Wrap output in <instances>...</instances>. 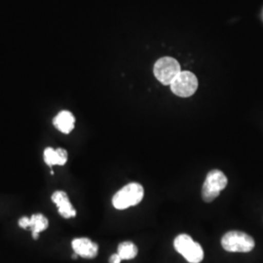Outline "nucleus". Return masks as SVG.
Here are the masks:
<instances>
[{"instance_id":"nucleus-1","label":"nucleus","mask_w":263,"mask_h":263,"mask_svg":"<svg viewBox=\"0 0 263 263\" xmlns=\"http://www.w3.org/2000/svg\"><path fill=\"white\" fill-rule=\"evenodd\" d=\"M144 195L142 185L131 182L117 191L112 198L113 207L117 210H125L141 203Z\"/></svg>"},{"instance_id":"nucleus-2","label":"nucleus","mask_w":263,"mask_h":263,"mask_svg":"<svg viewBox=\"0 0 263 263\" xmlns=\"http://www.w3.org/2000/svg\"><path fill=\"white\" fill-rule=\"evenodd\" d=\"M253 237L241 231L227 232L221 239L222 248L229 253H250L254 250Z\"/></svg>"},{"instance_id":"nucleus-3","label":"nucleus","mask_w":263,"mask_h":263,"mask_svg":"<svg viewBox=\"0 0 263 263\" xmlns=\"http://www.w3.org/2000/svg\"><path fill=\"white\" fill-rule=\"evenodd\" d=\"M174 247L189 263H200L204 258V252L201 245L194 242L187 234L178 236L174 241Z\"/></svg>"},{"instance_id":"nucleus-4","label":"nucleus","mask_w":263,"mask_h":263,"mask_svg":"<svg viewBox=\"0 0 263 263\" xmlns=\"http://www.w3.org/2000/svg\"><path fill=\"white\" fill-rule=\"evenodd\" d=\"M227 178L219 170H213L208 174L202 187V198L205 202L211 203L218 197L220 192L227 185Z\"/></svg>"},{"instance_id":"nucleus-5","label":"nucleus","mask_w":263,"mask_h":263,"mask_svg":"<svg viewBox=\"0 0 263 263\" xmlns=\"http://www.w3.org/2000/svg\"><path fill=\"white\" fill-rule=\"evenodd\" d=\"M154 76L162 84L171 85L180 70L179 62L171 57L159 59L154 65Z\"/></svg>"},{"instance_id":"nucleus-6","label":"nucleus","mask_w":263,"mask_h":263,"mask_svg":"<svg viewBox=\"0 0 263 263\" xmlns=\"http://www.w3.org/2000/svg\"><path fill=\"white\" fill-rule=\"evenodd\" d=\"M198 79L195 74L190 71H180L171 83L173 93L181 98H188L196 92Z\"/></svg>"},{"instance_id":"nucleus-7","label":"nucleus","mask_w":263,"mask_h":263,"mask_svg":"<svg viewBox=\"0 0 263 263\" xmlns=\"http://www.w3.org/2000/svg\"><path fill=\"white\" fill-rule=\"evenodd\" d=\"M49 226L48 218L42 214H35L32 215L30 217L23 216L19 219V226L21 228L27 229L30 228L32 237L34 240H37L39 237V233L43 230L47 229Z\"/></svg>"},{"instance_id":"nucleus-8","label":"nucleus","mask_w":263,"mask_h":263,"mask_svg":"<svg viewBox=\"0 0 263 263\" xmlns=\"http://www.w3.org/2000/svg\"><path fill=\"white\" fill-rule=\"evenodd\" d=\"M71 246L76 254L88 259L95 258L99 252V246L88 238H76Z\"/></svg>"},{"instance_id":"nucleus-9","label":"nucleus","mask_w":263,"mask_h":263,"mask_svg":"<svg viewBox=\"0 0 263 263\" xmlns=\"http://www.w3.org/2000/svg\"><path fill=\"white\" fill-rule=\"evenodd\" d=\"M52 201L56 204L59 214L64 218H70L76 216V209L71 205L65 191L58 190L52 194Z\"/></svg>"},{"instance_id":"nucleus-10","label":"nucleus","mask_w":263,"mask_h":263,"mask_svg":"<svg viewBox=\"0 0 263 263\" xmlns=\"http://www.w3.org/2000/svg\"><path fill=\"white\" fill-rule=\"evenodd\" d=\"M76 116L69 110H61L53 118V125L57 130L65 135L73 131L76 127Z\"/></svg>"},{"instance_id":"nucleus-11","label":"nucleus","mask_w":263,"mask_h":263,"mask_svg":"<svg viewBox=\"0 0 263 263\" xmlns=\"http://www.w3.org/2000/svg\"><path fill=\"white\" fill-rule=\"evenodd\" d=\"M43 158H44V162L49 167L64 166L66 165L68 159V154L65 148H62V147L53 148L49 146L44 149Z\"/></svg>"},{"instance_id":"nucleus-12","label":"nucleus","mask_w":263,"mask_h":263,"mask_svg":"<svg viewBox=\"0 0 263 263\" xmlns=\"http://www.w3.org/2000/svg\"><path fill=\"white\" fill-rule=\"evenodd\" d=\"M118 253L117 254L120 255V257L125 260H130L133 259L137 256L138 254V248L137 246L132 243V242H123L121 244L118 246V249H117Z\"/></svg>"},{"instance_id":"nucleus-13","label":"nucleus","mask_w":263,"mask_h":263,"mask_svg":"<svg viewBox=\"0 0 263 263\" xmlns=\"http://www.w3.org/2000/svg\"><path fill=\"white\" fill-rule=\"evenodd\" d=\"M121 260H122V258L120 257L119 254H112L109 258V263H121Z\"/></svg>"}]
</instances>
